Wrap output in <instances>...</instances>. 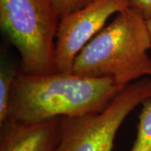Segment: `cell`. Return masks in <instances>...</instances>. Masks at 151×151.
<instances>
[{
  "label": "cell",
  "instance_id": "2",
  "mask_svg": "<svg viewBox=\"0 0 151 151\" xmlns=\"http://www.w3.org/2000/svg\"><path fill=\"white\" fill-rule=\"evenodd\" d=\"M151 36L147 21L128 8L91 40L76 55L75 74L113 80L119 90L151 78Z\"/></svg>",
  "mask_w": 151,
  "mask_h": 151
},
{
  "label": "cell",
  "instance_id": "9",
  "mask_svg": "<svg viewBox=\"0 0 151 151\" xmlns=\"http://www.w3.org/2000/svg\"><path fill=\"white\" fill-rule=\"evenodd\" d=\"M93 0H53L60 19L71 12L78 10Z\"/></svg>",
  "mask_w": 151,
  "mask_h": 151
},
{
  "label": "cell",
  "instance_id": "1",
  "mask_svg": "<svg viewBox=\"0 0 151 151\" xmlns=\"http://www.w3.org/2000/svg\"><path fill=\"white\" fill-rule=\"evenodd\" d=\"M120 91L108 78L72 71L32 75L19 70L13 82L7 121L32 124L98 113Z\"/></svg>",
  "mask_w": 151,
  "mask_h": 151
},
{
  "label": "cell",
  "instance_id": "7",
  "mask_svg": "<svg viewBox=\"0 0 151 151\" xmlns=\"http://www.w3.org/2000/svg\"><path fill=\"white\" fill-rule=\"evenodd\" d=\"M129 151H151V99L142 103L136 139Z\"/></svg>",
  "mask_w": 151,
  "mask_h": 151
},
{
  "label": "cell",
  "instance_id": "11",
  "mask_svg": "<svg viewBox=\"0 0 151 151\" xmlns=\"http://www.w3.org/2000/svg\"><path fill=\"white\" fill-rule=\"evenodd\" d=\"M147 24H148V28H149V30H150V34L151 36V20L147 21Z\"/></svg>",
  "mask_w": 151,
  "mask_h": 151
},
{
  "label": "cell",
  "instance_id": "10",
  "mask_svg": "<svg viewBox=\"0 0 151 151\" xmlns=\"http://www.w3.org/2000/svg\"><path fill=\"white\" fill-rule=\"evenodd\" d=\"M146 21L151 20V0H130V7Z\"/></svg>",
  "mask_w": 151,
  "mask_h": 151
},
{
  "label": "cell",
  "instance_id": "5",
  "mask_svg": "<svg viewBox=\"0 0 151 151\" xmlns=\"http://www.w3.org/2000/svg\"><path fill=\"white\" fill-rule=\"evenodd\" d=\"M130 7V0H93L59 22L55 48V71H71L76 55L114 14Z\"/></svg>",
  "mask_w": 151,
  "mask_h": 151
},
{
  "label": "cell",
  "instance_id": "4",
  "mask_svg": "<svg viewBox=\"0 0 151 151\" xmlns=\"http://www.w3.org/2000/svg\"><path fill=\"white\" fill-rule=\"evenodd\" d=\"M151 99V78L124 87L98 113L62 117L55 151H112L122 124L134 109Z\"/></svg>",
  "mask_w": 151,
  "mask_h": 151
},
{
  "label": "cell",
  "instance_id": "8",
  "mask_svg": "<svg viewBox=\"0 0 151 151\" xmlns=\"http://www.w3.org/2000/svg\"><path fill=\"white\" fill-rule=\"evenodd\" d=\"M17 72L5 66L0 70V125L8 120L12 86Z\"/></svg>",
  "mask_w": 151,
  "mask_h": 151
},
{
  "label": "cell",
  "instance_id": "6",
  "mask_svg": "<svg viewBox=\"0 0 151 151\" xmlns=\"http://www.w3.org/2000/svg\"><path fill=\"white\" fill-rule=\"evenodd\" d=\"M60 119L32 124L7 121L0 125V151H55Z\"/></svg>",
  "mask_w": 151,
  "mask_h": 151
},
{
  "label": "cell",
  "instance_id": "3",
  "mask_svg": "<svg viewBox=\"0 0 151 151\" xmlns=\"http://www.w3.org/2000/svg\"><path fill=\"white\" fill-rule=\"evenodd\" d=\"M60 17L53 0H0V26L20 55V70L32 75L55 71Z\"/></svg>",
  "mask_w": 151,
  "mask_h": 151
}]
</instances>
